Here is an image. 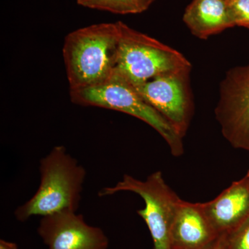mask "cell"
<instances>
[{
  "label": "cell",
  "mask_w": 249,
  "mask_h": 249,
  "mask_svg": "<svg viewBox=\"0 0 249 249\" xmlns=\"http://www.w3.org/2000/svg\"><path fill=\"white\" fill-rule=\"evenodd\" d=\"M119 22L77 29L64 41L62 55L70 89L104 83L112 76L120 41Z\"/></svg>",
  "instance_id": "cell-1"
},
{
  "label": "cell",
  "mask_w": 249,
  "mask_h": 249,
  "mask_svg": "<svg viewBox=\"0 0 249 249\" xmlns=\"http://www.w3.org/2000/svg\"><path fill=\"white\" fill-rule=\"evenodd\" d=\"M40 181L35 194L18 206L14 216L25 222L34 216L49 215L63 211H78L87 171L66 147L56 145L41 159Z\"/></svg>",
  "instance_id": "cell-2"
},
{
  "label": "cell",
  "mask_w": 249,
  "mask_h": 249,
  "mask_svg": "<svg viewBox=\"0 0 249 249\" xmlns=\"http://www.w3.org/2000/svg\"><path fill=\"white\" fill-rule=\"evenodd\" d=\"M74 104L121 111L149 124L161 136L172 155L180 157L184 152L183 137L166 119L145 101L133 85L114 71L109 80L101 84L78 89H70Z\"/></svg>",
  "instance_id": "cell-3"
},
{
  "label": "cell",
  "mask_w": 249,
  "mask_h": 249,
  "mask_svg": "<svg viewBox=\"0 0 249 249\" xmlns=\"http://www.w3.org/2000/svg\"><path fill=\"white\" fill-rule=\"evenodd\" d=\"M120 41L115 71L134 86L193 67L181 52L119 21Z\"/></svg>",
  "instance_id": "cell-4"
},
{
  "label": "cell",
  "mask_w": 249,
  "mask_h": 249,
  "mask_svg": "<svg viewBox=\"0 0 249 249\" xmlns=\"http://www.w3.org/2000/svg\"><path fill=\"white\" fill-rule=\"evenodd\" d=\"M121 192L135 193L143 199L145 207L137 214L150 231L154 249H170L172 226L181 199L168 186L161 172L156 171L144 180L126 174L114 186L101 188L98 196L103 197Z\"/></svg>",
  "instance_id": "cell-5"
},
{
  "label": "cell",
  "mask_w": 249,
  "mask_h": 249,
  "mask_svg": "<svg viewBox=\"0 0 249 249\" xmlns=\"http://www.w3.org/2000/svg\"><path fill=\"white\" fill-rule=\"evenodd\" d=\"M192 67L164 73L133 86L149 105L184 138L191 125L195 105L191 84Z\"/></svg>",
  "instance_id": "cell-6"
},
{
  "label": "cell",
  "mask_w": 249,
  "mask_h": 249,
  "mask_svg": "<svg viewBox=\"0 0 249 249\" xmlns=\"http://www.w3.org/2000/svg\"><path fill=\"white\" fill-rule=\"evenodd\" d=\"M214 116L230 145L249 152V64L226 73L219 85Z\"/></svg>",
  "instance_id": "cell-7"
},
{
  "label": "cell",
  "mask_w": 249,
  "mask_h": 249,
  "mask_svg": "<svg viewBox=\"0 0 249 249\" xmlns=\"http://www.w3.org/2000/svg\"><path fill=\"white\" fill-rule=\"evenodd\" d=\"M37 233L47 249H108L102 229L86 222L83 214L63 211L41 217Z\"/></svg>",
  "instance_id": "cell-8"
},
{
  "label": "cell",
  "mask_w": 249,
  "mask_h": 249,
  "mask_svg": "<svg viewBox=\"0 0 249 249\" xmlns=\"http://www.w3.org/2000/svg\"><path fill=\"white\" fill-rule=\"evenodd\" d=\"M220 235L205 213L202 203L181 199L170 233V249H211Z\"/></svg>",
  "instance_id": "cell-9"
},
{
  "label": "cell",
  "mask_w": 249,
  "mask_h": 249,
  "mask_svg": "<svg viewBox=\"0 0 249 249\" xmlns=\"http://www.w3.org/2000/svg\"><path fill=\"white\" fill-rule=\"evenodd\" d=\"M219 235H228L249 215V186L245 178L233 181L213 200L202 203Z\"/></svg>",
  "instance_id": "cell-10"
},
{
  "label": "cell",
  "mask_w": 249,
  "mask_h": 249,
  "mask_svg": "<svg viewBox=\"0 0 249 249\" xmlns=\"http://www.w3.org/2000/svg\"><path fill=\"white\" fill-rule=\"evenodd\" d=\"M183 22L201 40L235 27L229 0H193L183 16Z\"/></svg>",
  "instance_id": "cell-11"
},
{
  "label": "cell",
  "mask_w": 249,
  "mask_h": 249,
  "mask_svg": "<svg viewBox=\"0 0 249 249\" xmlns=\"http://www.w3.org/2000/svg\"><path fill=\"white\" fill-rule=\"evenodd\" d=\"M80 6L113 14H137L141 12L135 0H76Z\"/></svg>",
  "instance_id": "cell-12"
},
{
  "label": "cell",
  "mask_w": 249,
  "mask_h": 249,
  "mask_svg": "<svg viewBox=\"0 0 249 249\" xmlns=\"http://www.w3.org/2000/svg\"><path fill=\"white\" fill-rule=\"evenodd\" d=\"M225 249H249V215L227 235Z\"/></svg>",
  "instance_id": "cell-13"
},
{
  "label": "cell",
  "mask_w": 249,
  "mask_h": 249,
  "mask_svg": "<svg viewBox=\"0 0 249 249\" xmlns=\"http://www.w3.org/2000/svg\"><path fill=\"white\" fill-rule=\"evenodd\" d=\"M234 25L249 29V0H229Z\"/></svg>",
  "instance_id": "cell-14"
},
{
  "label": "cell",
  "mask_w": 249,
  "mask_h": 249,
  "mask_svg": "<svg viewBox=\"0 0 249 249\" xmlns=\"http://www.w3.org/2000/svg\"><path fill=\"white\" fill-rule=\"evenodd\" d=\"M135 1L138 5L141 12H143L148 9L155 0H135Z\"/></svg>",
  "instance_id": "cell-15"
},
{
  "label": "cell",
  "mask_w": 249,
  "mask_h": 249,
  "mask_svg": "<svg viewBox=\"0 0 249 249\" xmlns=\"http://www.w3.org/2000/svg\"><path fill=\"white\" fill-rule=\"evenodd\" d=\"M226 242H227V235H222L215 244L211 249H225Z\"/></svg>",
  "instance_id": "cell-16"
},
{
  "label": "cell",
  "mask_w": 249,
  "mask_h": 249,
  "mask_svg": "<svg viewBox=\"0 0 249 249\" xmlns=\"http://www.w3.org/2000/svg\"><path fill=\"white\" fill-rule=\"evenodd\" d=\"M0 249H18V245L14 242L2 240H0Z\"/></svg>",
  "instance_id": "cell-17"
},
{
  "label": "cell",
  "mask_w": 249,
  "mask_h": 249,
  "mask_svg": "<svg viewBox=\"0 0 249 249\" xmlns=\"http://www.w3.org/2000/svg\"><path fill=\"white\" fill-rule=\"evenodd\" d=\"M244 178H245V180L247 181V182L248 183L249 186V170H248V172H247V173L246 174L245 176L244 177Z\"/></svg>",
  "instance_id": "cell-18"
}]
</instances>
